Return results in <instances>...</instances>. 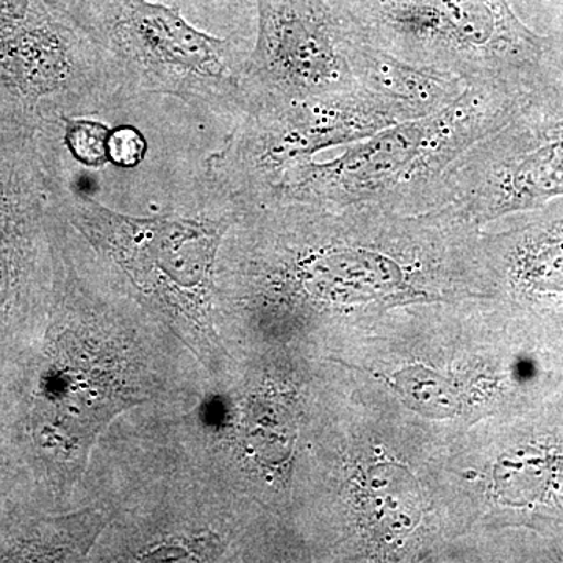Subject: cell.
<instances>
[{"instance_id":"3957f363","label":"cell","mask_w":563,"mask_h":563,"mask_svg":"<svg viewBox=\"0 0 563 563\" xmlns=\"http://www.w3.org/2000/svg\"><path fill=\"white\" fill-rule=\"evenodd\" d=\"M448 444L372 380L325 361L296 515L307 558L448 562Z\"/></svg>"},{"instance_id":"4fadbf2b","label":"cell","mask_w":563,"mask_h":563,"mask_svg":"<svg viewBox=\"0 0 563 563\" xmlns=\"http://www.w3.org/2000/svg\"><path fill=\"white\" fill-rule=\"evenodd\" d=\"M563 198V36L509 118L444 174L437 209L477 228Z\"/></svg>"},{"instance_id":"6da1fadb","label":"cell","mask_w":563,"mask_h":563,"mask_svg":"<svg viewBox=\"0 0 563 563\" xmlns=\"http://www.w3.org/2000/svg\"><path fill=\"white\" fill-rule=\"evenodd\" d=\"M481 229L450 207L280 202L246 211L218 261V322L236 317L239 351L324 361L358 322L404 303L490 296Z\"/></svg>"},{"instance_id":"52a82bcc","label":"cell","mask_w":563,"mask_h":563,"mask_svg":"<svg viewBox=\"0 0 563 563\" xmlns=\"http://www.w3.org/2000/svg\"><path fill=\"white\" fill-rule=\"evenodd\" d=\"M321 361L284 351H240L185 415L199 429L211 479L296 533L312 450Z\"/></svg>"},{"instance_id":"7c38bea8","label":"cell","mask_w":563,"mask_h":563,"mask_svg":"<svg viewBox=\"0 0 563 563\" xmlns=\"http://www.w3.org/2000/svg\"><path fill=\"white\" fill-rule=\"evenodd\" d=\"M407 120L361 85L242 114L203 162L201 185L243 214L269 206L285 176L331 147L354 144Z\"/></svg>"},{"instance_id":"277c9868","label":"cell","mask_w":563,"mask_h":563,"mask_svg":"<svg viewBox=\"0 0 563 563\" xmlns=\"http://www.w3.org/2000/svg\"><path fill=\"white\" fill-rule=\"evenodd\" d=\"M324 361L362 374L450 442L563 393V340L488 296L393 307L351 328Z\"/></svg>"},{"instance_id":"ffe728a7","label":"cell","mask_w":563,"mask_h":563,"mask_svg":"<svg viewBox=\"0 0 563 563\" xmlns=\"http://www.w3.org/2000/svg\"><path fill=\"white\" fill-rule=\"evenodd\" d=\"M150 143L146 136L133 125H118L111 129L107 141V157L110 165L120 169H133L147 157Z\"/></svg>"},{"instance_id":"e0dca14e","label":"cell","mask_w":563,"mask_h":563,"mask_svg":"<svg viewBox=\"0 0 563 563\" xmlns=\"http://www.w3.org/2000/svg\"><path fill=\"white\" fill-rule=\"evenodd\" d=\"M113 517L98 506L73 512L20 507L0 523V562L87 561Z\"/></svg>"},{"instance_id":"7a4b0ae2","label":"cell","mask_w":563,"mask_h":563,"mask_svg":"<svg viewBox=\"0 0 563 563\" xmlns=\"http://www.w3.org/2000/svg\"><path fill=\"white\" fill-rule=\"evenodd\" d=\"M88 254L85 273L66 225L47 312L0 357V444L49 512L70 501L110 422L161 388L139 329L120 318L124 291Z\"/></svg>"},{"instance_id":"8fae6325","label":"cell","mask_w":563,"mask_h":563,"mask_svg":"<svg viewBox=\"0 0 563 563\" xmlns=\"http://www.w3.org/2000/svg\"><path fill=\"white\" fill-rule=\"evenodd\" d=\"M57 124L0 101V357L43 320L54 295L65 165Z\"/></svg>"},{"instance_id":"9c48e42d","label":"cell","mask_w":563,"mask_h":563,"mask_svg":"<svg viewBox=\"0 0 563 563\" xmlns=\"http://www.w3.org/2000/svg\"><path fill=\"white\" fill-rule=\"evenodd\" d=\"M355 38L468 87L520 96L542 76L555 36L539 35L509 0H335Z\"/></svg>"},{"instance_id":"5b68a950","label":"cell","mask_w":563,"mask_h":563,"mask_svg":"<svg viewBox=\"0 0 563 563\" xmlns=\"http://www.w3.org/2000/svg\"><path fill=\"white\" fill-rule=\"evenodd\" d=\"M448 562H563V393L448 444Z\"/></svg>"},{"instance_id":"44dd1931","label":"cell","mask_w":563,"mask_h":563,"mask_svg":"<svg viewBox=\"0 0 563 563\" xmlns=\"http://www.w3.org/2000/svg\"><path fill=\"white\" fill-rule=\"evenodd\" d=\"M24 506H32L27 485L16 463L0 444V523Z\"/></svg>"},{"instance_id":"9a60e30c","label":"cell","mask_w":563,"mask_h":563,"mask_svg":"<svg viewBox=\"0 0 563 563\" xmlns=\"http://www.w3.org/2000/svg\"><path fill=\"white\" fill-rule=\"evenodd\" d=\"M257 35L243 65V114L358 87L350 29L335 0H255Z\"/></svg>"},{"instance_id":"5bb4252c","label":"cell","mask_w":563,"mask_h":563,"mask_svg":"<svg viewBox=\"0 0 563 563\" xmlns=\"http://www.w3.org/2000/svg\"><path fill=\"white\" fill-rule=\"evenodd\" d=\"M0 101L36 117L129 102L109 55L55 0H0Z\"/></svg>"},{"instance_id":"d6986e66","label":"cell","mask_w":563,"mask_h":563,"mask_svg":"<svg viewBox=\"0 0 563 563\" xmlns=\"http://www.w3.org/2000/svg\"><path fill=\"white\" fill-rule=\"evenodd\" d=\"M52 118L57 122L65 154L91 169H102L110 165L107 157V141L111 131L109 125L88 117L58 114Z\"/></svg>"},{"instance_id":"ac0fdd59","label":"cell","mask_w":563,"mask_h":563,"mask_svg":"<svg viewBox=\"0 0 563 563\" xmlns=\"http://www.w3.org/2000/svg\"><path fill=\"white\" fill-rule=\"evenodd\" d=\"M347 57L357 84L398 106L409 121L443 110L468 88L453 74L401 60L355 38L351 31Z\"/></svg>"},{"instance_id":"30bf717a","label":"cell","mask_w":563,"mask_h":563,"mask_svg":"<svg viewBox=\"0 0 563 563\" xmlns=\"http://www.w3.org/2000/svg\"><path fill=\"white\" fill-rule=\"evenodd\" d=\"M101 47L128 101L169 96L202 114L239 120L247 52L239 36L210 35L179 7L151 0H55Z\"/></svg>"},{"instance_id":"ba28073f","label":"cell","mask_w":563,"mask_h":563,"mask_svg":"<svg viewBox=\"0 0 563 563\" xmlns=\"http://www.w3.org/2000/svg\"><path fill=\"white\" fill-rule=\"evenodd\" d=\"M517 98L468 87L429 117L390 125L331 161L303 163L285 176L269 206H368L404 214L435 210L444 174L509 118Z\"/></svg>"},{"instance_id":"8992f818","label":"cell","mask_w":563,"mask_h":563,"mask_svg":"<svg viewBox=\"0 0 563 563\" xmlns=\"http://www.w3.org/2000/svg\"><path fill=\"white\" fill-rule=\"evenodd\" d=\"M201 196L195 213L133 217L77 191L68 168L54 184L55 207L103 272L217 377L233 358L218 322V261L243 211L202 185Z\"/></svg>"},{"instance_id":"7402d4cb","label":"cell","mask_w":563,"mask_h":563,"mask_svg":"<svg viewBox=\"0 0 563 563\" xmlns=\"http://www.w3.org/2000/svg\"><path fill=\"white\" fill-rule=\"evenodd\" d=\"M209 2H214V3H240V2H244V0H209Z\"/></svg>"},{"instance_id":"2e32d148","label":"cell","mask_w":563,"mask_h":563,"mask_svg":"<svg viewBox=\"0 0 563 563\" xmlns=\"http://www.w3.org/2000/svg\"><path fill=\"white\" fill-rule=\"evenodd\" d=\"M479 247L490 298L563 340V198L484 225Z\"/></svg>"}]
</instances>
